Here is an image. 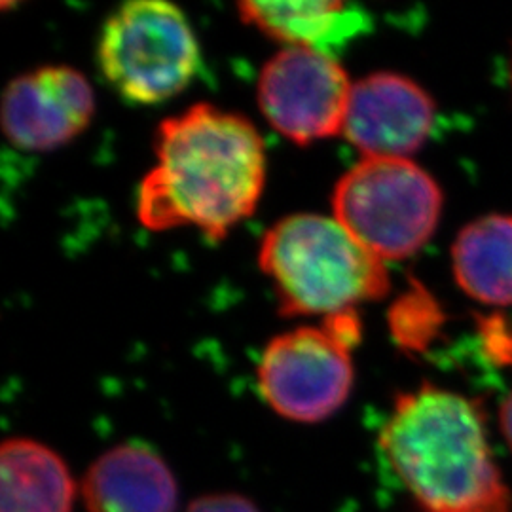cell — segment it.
I'll return each mask as SVG.
<instances>
[{"instance_id": "cell-10", "label": "cell", "mask_w": 512, "mask_h": 512, "mask_svg": "<svg viewBox=\"0 0 512 512\" xmlns=\"http://www.w3.org/2000/svg\"><path fill=\"white\" fill-rule=\"evenodd\" d=\"M88 512H175L179 488L160 454L145 444H118L93 461L82 480Z\"/></svg>"}, {"instance_id": "cell-13", "label": "cell", "mask_w": 512, "mask_h": 512, "mask_svg": "<svg viewBox=\"0 0 512 512\" xmlns=\"http://www.w3.org/2000/svg\"><path fill=\"white\" fill-rule=\"evenodd\" d=\"M461 291L486 306H512V217L488 215L467 224L452 247Z\"/></svg>"}, {"instance_id": "cell-11", "label": "cell", "mask_w": 512, "mask_h": 512, "mask_svg": "<svg viewBox=\"0 0 512 512\" xmlns=\"http://www.w3.org/2000/svg\"><path fill=\"white\" fill-rule=\"evenodd\" d=\"M243 21L285 46H302L334 57L353 38L365 33L368 16L348 2H243L238 6Z\"/></svg>"}, {"instance_id": "cell-15", "label": "cell", "mask_w": 512, "mask_h": 512, "mask_svg": "<svg viewBox=\"0 0 512 512\" xmlns=\"http://www.w3.org/2000/svg\"><path fill=\"white\" fill-rule=\"evenodd\" d=\"M184 512H262L245 495L234 492L207 494L194 499Z\"/></svg>"}, {"instance_id": "cell-1", "label": "cell", "mask_w": 512, "mask_h": 512, "mask_svg": "<svg viewBox=\"0 0 512 512\" xmlns=\"http://www.w3.org/2000/svg\"><path fill=\"white\" fill-rule=\"evenodd\" d=\"M156 165L137 192V219L152 232L198 228L226 238L253 215L266 183L264 143L234 112L198 103L158 126Z\"/></svg>"}, {"instance_id": "cell-6", "label": "cell", "mask_w": 512, "mask_h": 512, "mask_svg": "<svg viewBox=\"0 0 512 512\" xmlns=\"http://www.w3.org/2000/svg\"><path fill=\"white\" fill-rule=\"evenodd\" d=\"M359 338L355 310L325 317L321 327H298L275 336L256 370L262 399L285 420H327L351 395V349Z\"/></svg>"}, {"instance_id": "cell-7", "label": "cell", "mask_w": 512, "mask_h": 512, "mask_svg": "<svg viewBox=\"0 0 512 512\" xmlns=\"http://www.w3.org/2000/svg\"><path fill=\"white\" fill-rule=\"evenodd\" d=\"M351 80L336 57L285 46L258 76V105L266 120L296 145L340 135L348 114Z\"/></svg>"}, {"instance_id": "cell-3", "label": "cell", "mask_w": 512, "mask_h": 512, "mask_svg": "<svg viewBox=\"0 0 512 512\" xmlns=\"http://www.w3.org/2000/svg\"><path fill=\"white\" fill-rule=\"evenodd\" d=\"M258 266L285 317H330L389 291L384 260L334 217L300 213L275 222L260 243Z\"/></svg>"}, {"instance_id": "cell-4", "label": "cell", "mask_w": 512, "mask_h": 512, "mask_svg": "<svg viewBox=\"0 0 512 512\" xmlns=\"http://www.w3.org/2000/svg\"><path fill=\"white\" fill-rule=\"evenodd\" d=\"M332 211L372 255L404 260L435 234L442 190L410 158H363L336 183Z\"/></svg>"}, {"instance_id": "cell-5", "label": "cell", "mask_w": 512, "mask_h": 512, "mask_svg": "<svg viewBox=\"0 0 512 512\" xmlns=\"http://www.w3.org/2000/svg\"><path fill=\"white\" fill-rule=\"evenodd\" d=\"M101 73L124 99L162 103L183 92L200 67V46L183 10L133 0L110 14L97 44Z\"/></svg>"}, {"instance_id": "cell-2", "label": "cell", "mask_w": 512, "mask_h": 512, "mask_svg": "<svg viewBox=\"0 0 512 512\" xmlns=\"http://www.w3.org/2000/svg\"><path fill=\"white\" fill-rule=\"evenodd\" d=\"M380 450L421 512H511L482 412L433 384L399 393Z\"/></svg>"}, {"instance_id": "cell-16", "label": "cell", "mask_w": 512, "mask_h": 512, "mask_svg": "<svg viewBox=\"0 0 512 512\" xmlns=\"http://www.w3.org/2000/svg\"><path fill=\"white\" fill-rule=\"evenodd\" d=\"M499 423H501L503 437H505L507 444H509V448L512 450V391L507 395V399L503 401V404H501Z\"/></svg>"}, {"instance_id": "cell-12", "label": "cell", "mask_w": 512, "mask_h": 512, "mask_svg": "<svg viewBox=\"0 0 512 512\" xmlns=\"http://www.w3.org/2000/svg\"><path fill=\"white\" fill-rule=\"evenodd\" d=\"M0 478V512H73L76 482L71 469L38 440H4Z\"/></svg>"}, {"instance_id": "cell-9", "label": "cell", "mask_w": 512, "mask_h": 512, "mask_svg": "<svg viewBox=\"0 0 512 512\" xmlns=\"http://www.w3.org/2000/svg\"><path fill=\"white\" fill-rule=\"evenodd\" d=\"M435 124V101L412 78L374 73L349 95L342 135L363 158H410Z\"/></svg>"}, {"instance_id": "cell-14", "label": "cell", "mask_w": 512, "mask_h": 512, "mask_svg": "<svg viewBox=\"0 0 512 512\" xmlns=\"http://www.w3.org/2000/svg\"><path fill=\"white\" fill-rule=\"evenodd\" d=\"M439 323V308L423 291L406 294L391 311L393 334L406 348H423L435 334Z\"/></svg>"}, {"instance_id": "cell-8", "label": "cell", "mask_w": 512, "mask_h": 512, "mask_svg": "<svg viewBox=\"0 0 512 512\" xmlns=\"http://www.w3.org/2000/svg\"><path fill=\"white\" fill-rule=\"evenodd\" d=\"M95 95L86 76L52 65L19 74L2 93V131L21 150L67 145L92 122Z\"/></svg>"}]
</instances>
